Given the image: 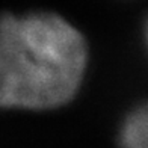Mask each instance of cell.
<instances>
[{
    "label": "cell",
    "mask_w": 148,
    "mask_h": 148,
    "mask_svg": "<svg viewBox=\"0 0 148 148\" xmlns=\"http://www.w3.org/2000/svg\"><path fill=\"white\" fill-rule=\"evenodd\" d=\"M88 47L83 35L51 12L0 17V107L45 110L76 95Z\"/></svg>",
    "instance_id": "6da1fadb"
},
{
    "label": "cell",
    "mask_w": 148,
    "mask_h": 148,
    "mask_svg": "<svg viewBox=\"0 0 148 148\" xmlns=\"http://www.w3.org/2000/svg\"><path fill=\"white\" fill-rule=\"evenodd\" d=\"M123 148H148V103L136 107L121 127Z\"/></svg>",
    "instance_id": "7a4b0ae2"
},
{
    "label": "cell",
    "mask_w": 148,
    "mask_h": 148,
    "mask_svg": "<svg viewBox=\"0 0 148 148\" xmlns=\"http://www.w3.org/2000/svg\"><path fill=\"white\" fill-rule=\"evenodd\" d=\"M147 42H148V24H147Z\"/></svg>",
    "instance_id": "3957f363"
}]
</instances>
